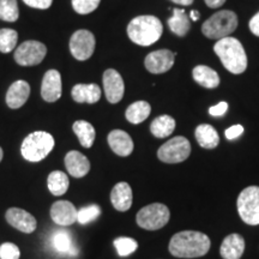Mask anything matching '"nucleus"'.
<instances>
[{"label":"nucleus","mask_w":259,"mask_h":259,"mask_svg":"<svg viewBox=\"0 0 259 259\" xmlns=\"http://www.w3.org/2000/svg\"><path fill=\"white\" fill-rule=\"evenodd\" d=\"M176 130V120L169 115H160L150 125V131L156 138H166Z\"/></svg>","instance_id":"c85d7f7f"},{"label":"nucleus","mask_w":259,"mask_h":259,"mask_svg":"<svg viewBox=\"0 0 259 259\" xmlns=\"http://www.w3.org/2000/svg\"><path fill=\"white\" fill-rule=\"evenodd\" d=\"M19 17L17 0H0V19L16 22Z\"/></svg>","instance_id":"c756f323"},{"label":"nucleus","mask_w":259,"mask_h":259,"mask_svg":"<svg viewBox=\"0 0 259 259\" xmlns=\"http://www.w3.org/2000/svg\"><path fill=\"white\" fill-rule=\"evenodd\" d=\"M205 2V4L209 6V8L211 9H218V8H221V6L225 4L226 0H204Z\"/></svg>","instance_id":"ea45409f"},{"label":"nucleus","mask_w":259,"mask_h":259,"mask_svg":"<svg viewBox=\"0 0 259 259\" xmlns=\"http://www.w3.org/2000/svg\"><path fill=\"white\" fill-rule=\"evenodd\" d=\"M173 3H176L178 5H184V6H189L192 5L194 0H171Z\"/></svg>","instance_id":"a19ab883"},{"label":"nucleus","mask_w":259,"mask_h":259,"mask_svg":"<svg viewBox=\"0 0 259 259\" xmlns=\"http://www.w3.org/2000/svg\"><path fill=\"white\" fill-rule=\"evenodd\" d=\"M72 99L78 103H96L101 99L102 92L97 84H77L71 92Z\"/></svg>","instance_id":"4be33fe9"},{"label":"nucleus","mask_w":259,"mask_h":259,"mask_svg":"<svg viewBox=\"0 0 259 259\" xmlns=\"http://www.w3.org/2000/svg\"><path fill=\"white\" fill-rule=\"evenodd\" d=\"M248 27H250V30L252 31V34L259 37V12L251 18L250 23H248Z\"/></svg>","instance_id":"58836bf2"},{"label":"nucleus","mask_w":259,"mask_h":259,"mask_svg":"<svg viewBox=\"0 0 259 259\" xmlns=\"http://www.w3.org/2000/svg\"><path fill=\"white\" fill-rule=\"evenodd\" d=\"M169 218V209L164 204L154 203L139 210L136 221L145 231H158L167 225Z\"/></svg>","instance_id":"423d86ee"},{"label":"nucleus","mask_w":259,"mask_h":259,"mask_svg":"<svg viewBox=\"0 0 259 259\" xmlns=\"http://www.w3.org/2000/svg\"><path fill=\"white\" fill-rule=\"evenodd\" d=\"M210 239L204 233L184 231L177 233L169 241V252L178 258H197L205 255L210 250Z\"/></svg>","instance_id":"f257e3e1"},{"label":"nucleus","mask_w":259,"mask_h":259,"mask_svg":"<svg viewBox=\"0 0 259 259\" xmlns=\"http://www.w3.org/2000/svg\"><path fill=\"white\" fill-rule=\"evenodd\" d=\"M101 0H72L73 10L79 15H88L99 8Z\"/></svg>","instance_id":"72a5a7b5"},{"label":"nucleus","mask_w":259,"mask_h":259,"mask_svg":"<svg viewBox=\"0 0 259 259\" xmlns=\"http://www.w3.org/2000/svg\"><path fill=\"white\" fill-rule=\"evenodd\" d=\"M50 246L56 253L64 257H76L78 248L74 244L72 234L65 229H57L50 236Z\"/></svg>","instance_id":"9b49d317"},{"label":"nucleus","mask_w":259,"mask_h":259,"mask_svg":"<svg viewBox=\"0 0 259 259\" xmlns=\"http://www.w3.org/2000/svg\"><path fill=\"white\" fill-rule=\"evenodd\" d=\"M192 77L199 85L204 87V88L213 89L219 87L220 84V77L215 70L210 69L209 66L205 65H198L192 71Z\"/></svg>","instance_id":"5701e85b"},{"label":"nucleus","mask_w":259,"mask_h":259,"mask_svg":"<svg viewBox=\"0 0 259 259\" xmlns=\"http://www.w3.org/2000/svg\"><path fill=\"white\" fill-rule=\"evenodd\" d=\"M21 251L18 246L12 242H5L0 246V259H19Z\"/></svg>","instance_id":"f704fd0d"},{"label":"nucleus","mask_w":259,"mask_h":259,"mask_svg":"<svg viewBox=\"0 0 259 259\" xmlns=\"http://www.w3.org/2000/svg\"><path fill=\"white\" fill-rule=\"evenodd\" d=\"M150 112L151 107L148 102L137 101L128 106V108L126 109L125 116L127 121L131 122V124L138 125L144 120H147L148 116L150 115Z\"/></svg>","instance_id":"bb28decb"},{"label":"nucleus","mask_w":259,"mask_h":259,"mask_svg":"<svg viewBox=\"0 0 259 259\" xmlns=\"http://www.w3.org/2000/svg\"><path fill=\"white\" fill-rule=\"evenodd\" d=\"M176 56L168 50H158L149 53L145 58L144 65L149 72L160 74L169 71L174 65Z\"/></svg>","instance_id":"ddd939ff"},{"label":"nucleus","mask_w":259,"mask_h":259,"mask_svg":"<svg viewBox=\"0 0 259 259\" xmlns=\"http://www.w3.org/2000/svg\"><path fill=\"white\" fill-rule=\"evenodd\" d=\"M191 154V144L185 137H174L158 149L157 156L164 163H180Z\"/></svg>","instance_id":"6e6552de"},{"label":"nucleus","mask_w":259,"mask_h":259,"mask_svg":"<svg viewBox=\"0 0 259 259\" xmlns=\"http://www.w3.org/2000/svg\"><path fill=\"white\" fill-rule=\"evenodd\" d=\"M23 2L28 6H30V8L46 10L48 8H51L53 0H23Z\"/></svg>","instance_id":"c9c22d12"},{"label":"nucleus","mask_w":259,"mask_h":259,"mask_svg":"<svg viewBox=\"0 0 259 259\" xmlns=\"http://www.w3.org/2000/svg\"><path fill=\"white\" fill-rule=\"evenodd\" d=\"M95 36L92 31L84 30H77L71 36L70 40V51L73 58L77 60H88L90 57L93 56L94 51H95Z\"/></svg>","instance_id":"9d476101"},{"label":"nucleus","mask_w":259,"mask_h":259,"mask_svg":"<svg viewBox=\"0 0 259 259\" xmlns=\"http://www.w3.org/2000/svg\"><path fill=\"white\" fill-rule=\"evenodd\" d=\"M114 246L116 248V252H118V254L120 255V257H127V255L136 252L138 247V244L135 239L121 236V238L115 239Z\"/></svg>","instance_id":"2f4dec72"},{"label":"nucleus","mask_w":259,"mask_h":259,"mask_svg":"<svg viewBox=\"0 0 259 259\" xmlns=\"http://www.w3.org/2000/svg\"><path fill=\"white\" fill-rule=\"evenodd\" d=\"M18 34L14 29H0V52L10 53L17 45Z\"/></svg>","instance_id":"7c9ffc66"},{"label":"nucleus","mask_w":259,"mask_h":259,"mask_svg":"<svg viewBox=\"0 0 259 259\" xmlns=\"http://www.w3.org/2000/svg\"><path fill=\"white\" fill-rule=\"evenodd\" d=\"M108 144L119 156H128L134 151V141L128 134L121 130H113L108 135Z\"/></svg>","instance_id":"a211bd4d"},{"label":"nucleus","mask_w":259,"mask_h":259,"mask_svg":"<svg viewBox=\"0 0 259 259\" xmlns=\"http://www.w3.org/2000/svg\"><path fill=\"white\" fill-rule=\"evenodd\" d=\"M3 156H4V153H3V149L0 148V162L3 160Z\"/></svg>","instance_id":"37998d69"},{"label":"nucleus","mask_w":259,"mask_h":259,"mask_svg":"<svg viewBox=\"0 0 259 259\" xmlns=\"http://www.w3.org/2000/svg\"><path fill=\"white\" fill-rule=\"evenodd\" d=\"M6 221L18 231L30 234L36 229L37 222L34 216L23 209L11 208L6 211Z\"/></svg>","instance_id":"2eb2a0df"},{"label":"nucleus","mask_w":259,"mask_h":259,"mask_svg":"<svg viewBox=\"0 0 259 259\" xmlns=\"http://www.w3.org/2000/svg\"><path fill=\"white\" fill-rule=\"evenodd\" d=\"M53 148V136L45 131H36L24 138L21 153L22 156L29 162H40L48 156Z\"/></svg>","instance_id":"20e7f679"},{"label":"nucleus","mask_w":259,"mask_h":259,"mask_svg":"<svg viewBox=\"0 0 259 259\" xmlns=\"http://www.w3.org/2000/svg\"><path fill=\"white\" fill-rule=\"evenodd\" d=\"M238 212L242 221L250 226L259 225V187L248 186L238 197Z\"/></svg>","instance_id":"0eeeda50"},{"label":"nucleus","mask_w":259,"mask_h":259,"mask_svg":"<svg viewBox=\"0 0 259 259\" xmlns=\"http://www.w3.org/2000/svg\"><path fill=\"white\" fill-rule=\"evenodd\" d=\"M238 27V16L229 10L216 12L202 25V32L211 40L228 37Z\"/></svg>","instance_id":"39448f33"},{"label":"nucleus","mask_w":259,"mask_h":259,"mask_svg":"<svg viewBox=\"0 0 259 259\" xmlns=\"http://www.w3.org/2000/svg\"><path fill=\"white\" fill-rule=\"evenodd\" d=\"M103 89L106 99L111 103L121 101L125 93V84L118 71L108 69L103 73Z\"/></svg>","instance_id":"f8f14e48"},{"label":"nucleus","mask_w":259,"mask_h":259,"mask_svg":"<svg viewBox=\"0 0 259 259\" xmlns=\"http://www.w3.org/2000/svg\"><path fill=\"white\" fill-rule=\"evenodd\" d=\"M197 142L204 149H213L220 143V137L218 131L211 125L202 124L196 128L194 132Z\"/></svg>","instance_id":"b1692460"},{"label":"nucleus","mask_w":259,"mask_h":259,"mask_svg":"<svg viewBox=\"0 0 259 259\" xmlns=\"http://www.w3.org/2000/svg\"><path fill=\"white\" fill-rule=\"evenodd\" d=\"M30 95V85L25 80H17L12 83L6 94V103L10 108H21L28 101Z\"/></svg>","instance_id":"6ab92c4d"},{"label":"nucleus","mask_w":259,"mask_h":259,"mask_svg":"<svg viewBox=\"0 0 259 259\" xmlns=\"http://www.w3.org/2000/svg\"><path fill=\"white\" fill-rule=\"evenodd\" d=\"M73 132L79 139V143L84 148H92L95 142L96 132L94 126L85 120H77L73 122Z\"/></svg>","instance_id":"a878e982"},{"label":"nucleus","mask_w":259,"mask_h":259,"mask_svg":"<svg viewBox=\"0 0 259 259\" xmlns=\"http://www.w3.org/2000/svg\"><path fill=\"white\" fill-rule=\"evenodd\" d=\"M77 212L78 210L69 200H58L52 205L51 218L57 225L67 227L77 221Z\"/></svg>","instance_id":"dca6fc26"},{"label":"nucleus","mask_w":259,"mask_h":259,"mask_svg":"<svg viewBox=\"0 0 259 259\" xmlns=\"http://www.w3.org/2000/svg\"><path fill=\"white\" fill-rule=\"evenodd\" d=\"M213 51L229 72L240 74L247 69V56L240 41L236 38H221L215 44Z\"/></svg>","instance_id":"f03ea898"},{"label":"nucleus","mask_w":259,"mask_h":259,"mask_svg":"<svg viewBox=\"0 0 259 259\" xmlns=\"http://www.w3.org/2000/svg\"><path fill=\"white\" fill-rule=\"evenodd\" d=\"M47 47L40 41L29 40L15 50V60L21 66H34L45 59Z\"/></svg>","instance_id":"1a4fd4ad"},{"label":"nucleus","mask_w":259,"mask_h":259,"mask_svg":"<svg viewBox=\"0 0 259 259\" xmlns=\"http://www.w3.org/2000/svg\"><path fill=\"white\" fill-rule=\"evenodd\" d=\"M111 202L118 211H127L132 205L131 186L125 181L116 184L111 192Z\"/></svg>","instance_id":"aec40b11"},{"label":"nucleus","mask_w":259,"mask_h":259,"mask_svg":"<svg viewBox=\"0 0 259 259\" xmlns=\"http://www.w3.org/2000/svg\"><path fill=\"white\" fill-rule=\"evenodd\" d=\"M245 251V240L240 234H229L220 247V254L223 259H240Z\"/></svg>","instance_id":"412c9836"},{"label":"nucleus","mask_w":259,"mask_h":259,"mask_svg":"<svg viewBox=\"0 0 259 259\" xmlns=\"http://www.w3.org/2000/svg\"><path fill=\"white\" fill-rule=\"evenodd\" d=\"M65 167L70 176L73 178H83L89 173L90 162L88 157L84 156L82 153L72 150L65 156Z\"/></svg>","instance_id":"f3484780"},{"label":"nucleus","mask_w":259,"mask_h":259,"mask_svg":"<svg viewBox=\"0 0 259 259\" xmlns=\"http://www.w3.org/2000/svg\"><path fill=\"white\" fill-rule=\"evenodd\" d=\"M163 27L161 21L155 16H138L127 25L130 40L138 46H150L160 40Z\"/></svg>","instance_id":"7ed1b4c3"},{"label":"nucleus","mask_w":259,"mask_h":259,"mask_svg":"<svg viewBox=\"0 0 259 259\" xmlns=\"http://www.w3.org/2000/svg\"><path fill=\"white\" fill-rule=\"evenodd\" d=\"M69 177L61 170H54L48 176L47 186L53 196H63L69 190Z\"/></svg>","instance_id":"cd10ccee"},{"label":"nucleus","mask_w":259,"mask_h":259,"mask_svg":"<svg viewBox=\"0 0 259 259\" xmlns=\"http://www.w3.org/2000/svg\"><path fill=\"white\" fill-rule=\"evenodd\" d=\"M100 213H101V209L96 204L84 206L77 212V222H79L80 225H87V223H90L99 218Z\"/></svg>","instance_id":"473e14b6"},{"label":"nucleus","mask_w":259,"mask_h":259,"mask_svg":"<svg viewBox=\"0 0 259 259\" xmlns=\"http://www.w3.org/2000/svg\"><path fill=\"white\" fill-rule=\"evenodd\" d=\"M168 27H169L170 31L173 32V34H176L177 36L179 37H183L190 31V18L187 17V15L185 14L184 10L174 9L173 16L168 19Z\"/></svg>","instance_id":"393cba45"},{"label":"nucleus","mask_w":259,"mask_h":259,"mask_svg":"<svg viewBox=\"0 0 259 259\" xmlns=\"http://www.w3.org/2000/svg\"><path fill=\"white\" fill-rule=\"evenodd\" d=\"M191 18H192V21H198V18H199V14H198V11H191Z\"/></svg>","instance_id":"79ce46f5"},{"label":"nucleus","mask_w":259,"mask_h":259,"mask_svg":"<svg viewBox=\"0 0 259 259\" xmlns=\"http://www.w3.org/2000/svg\"><path fill=\"white\" fill-rule=\"evenodd\" d=\"M242 132H244V127H242L241 125H234V126H232V127L227 128L225 135H226L227 139L232 141V139L240 137V136L242 135Z\"/></svg>","instance_id":"e433bc0d"},{"label":"nucleus","mask_w":259,"mask_h":259,"mask_svg":"<svg viewBox=\"0 0 259 259\" xmlns=\"http://www.w3.org/2000/svg\"><path fill=\"white\" fill-rule=\"evenodd\" d=\"M227 111H228V105H227V102H220L216 106L210 107L209 108L210 115L212 116H222L225 115V113Z\"/></svg>","instance_id":"4c0bfd02"},{"label":"nucleus","mask_w":259,"mask_h":259,"mask_svg":"<svg viewBox=\"0 0 259 259\" xmlns=\"http://www.w3.org/2000/svg\"><path fill=\"white\" fill-rule=\"evenodd\" d=\"M61 76L59 71L50 70L45 73L41 84V96L45 101L56 102L61 97Z\"/></svg>","instance_id":"4468645a"}]
</instances>
